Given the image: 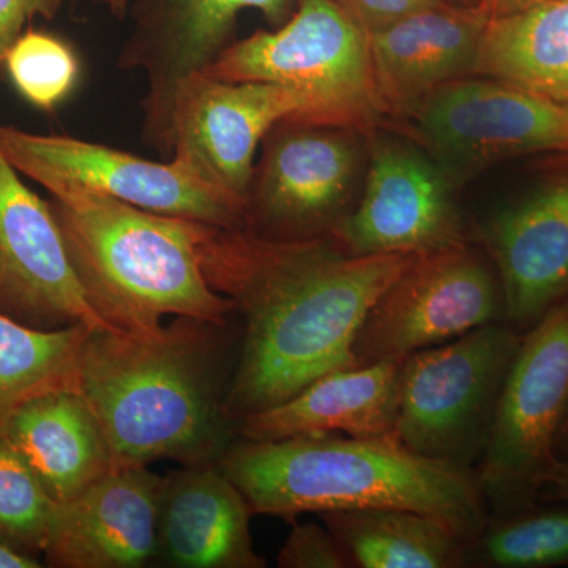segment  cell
<instances>
[{
    "label": "cell",
    "instance_id": "1",
    "mask_svg": "<svg viewBox=\"0 0 568 568\" xmlns=\"http://www.w3.org/2000/svg\"><path fill=\"white\" fill-rule=\"evenodd\" d=\"M196 252L205 282L244 317L226 395L235 425L358 366L353 347L365 316L416 257L353 254L332 235L280 242L205 223Z\"/></svg>",
    "mask_w": 568,
    "mask_h": 568
},
{
    "label": "cell",
    "instance_id": "2",
    "mask_svg": "<svg viewBox=\"0 0 568 568\" xmlns=\"http://www.w3.org/2000/svg\"><path fill=\"white\" fill-rule=\"evenodd\" d=\"M227 325L175 317L153 335L92 328L80 394L110 440L115 467L220 465L237 429L226 413Z\"/></svg>",
    "mask_w": 568,
    "mask_h": 568
},
{
    "label": "cell",
    "instance_id": "3",
    "mask_svg": "<svg viewBox=\"0 0 568 568\" xmlns=\"http://www.w3.org/2000/svg\"><path fill=\"white\" fill-rule=\"evenodd\" d=\"M219 466L253 515L286 521L355 508H413L452 519L470 537L488 518L476 469L422 457L398 436L241 439Z\"/></svg>",
    "mask_w": 568,
    "mask_h": 568
},
{
    "label": "cell",
    "instance_id": "4",
    "mask_svg": "<svg viewBox=\"0 0 568 568\" xmlns=\"http://www.w3.org/2000/svg\"><path fill=\"white\" fill-rule=\"evenodd\" d=\"M50 205L89 304L110 327L153 335L166 316L227 325L237 313L205 282L200 222L81 189L54 190Z\"/></svg>",
    "mask_w": 568,
    "mask_h": 568
},
{
    "label": "cell",
    "instance_id": "5",
    "mask_svg": "<svg viewBox=\"0 0 568 568\" xmlns=\"http://www.w3.org/2000/svg\"><path fill=\"white\" fill-rule=\"evenodd\" d=\"M203 73L294 89L308 100L301 122L366 134L388 126L368 37L334 0H302L282 28L233 41Z\"/></svg>",
    "mask_w": 568,
    "mask_h": 568
},
{
    "label": "cell",
    "instance_id": "6",
    "mask_svg": "<svg viewBox=\"0 0 568 568\" xmlns=\"http://www.w3.org/2000/svg\"><path fill=\"white\" fill-rule=\"evenodd\" d=\"M521 335L499 321L403 358L398 439L422 457L476 469Z\"/></svg>",
    "mask_w": 568,
    "mask_h": 568
},
{
    "label": "cell",
    "instance_id": "7",
    "mask_svg": "<svg viewBox=\"0 0 568 568\" xmlns=\"http://www.w3.org/2000/svg\"><path fill=\"white\" fill-rule=\"evenodd\" d=\"M568 409V297L521 335L476 467L488 515L540 503Z\"/></svg>",
    "mask_w": 568,
    "mask_h": 568
},
{
    "label": "cell",
    "instance_id": "8",
    "mask_svg": "<svg viewBox=\"0 0 568 568\" xmlns=\"http://www.w3.org/2000/svg\"><path fill=\"white\" fill-rule=\"evenodd\" d=\"M390 130H405L458 189L506 160L568 153V104L473 74L437 89Z\"/></svg>",
    "mask_w": 568,
    "mask_h": 568
},
{
    "label": "cell",
    "instance_id": "9",
    "mask_svg": "<svg viewBox=\"0 0 568 568\" xmlns=\"http://www.w3.org/2000/svg\"><path fill=\"white\" fill-rule=\"evenodd\" d=\"M366 136L293 119L275 123L254 163L244 230L280 242L332 235L361 196Z\"/></svg>",
    "mask_w": 568,
    "mask_h": 568
},
{
    "label": "cell",
    "instance_id": "10",
    "mask_svg": "<svg viewBox=\"0 0 568 568\" xmlns=\"http://www.w3.org/2000/svg\"><path fill=\"white\" fill-rule=\"evenodd\" d=\"M506 321L495 265L469 242L417 254L369 308L355 336L358 366L405 358Z\"/></svg>",
    "mask_w": 568,
    "mask_h": 568
},
{
    "label": "cell",
    "instance_id": "11",
    "mask_svg": "<svg viewBox=\"0 0 568 568\" xmlns=\"http://www.w3.org/2000/svg\"><path fill=\"white\" fill-rule=\"evenodd\" d=\"M0 152L48 193L88 190L162 215L227 230L245 227L244 204L205 185L174 160L151 162L99 142L29 133L2 123Z\"/></svg>",
    "mask_w": 568,
    "mask_h": 568
},
{
    "label": "cell",
    "instance_id": "12",
    "mask_svg": "<svg viewBox=\"0 0 568 568\" xmlns=\"http://www.w3.org/2000/svg\"><path fill=\"white\" fill-rule=\"evenodd\" d=\"M302 0H136L132 32L119 51V69L141 71L142 141L171 156V115L183 81L203 73L233 43L235 22L257 10L268 28L291 20Z\"/></svg>",
    "mask_w": 568,
    "mask_h": 568
},
{
    "label": "cell",
    "instance_id": "13",
    "mask_svg": "<svg viewBox=\"0 0 568 568\" xmlns=\"http://www.w3.org/2000/svg\"><path fill=\"white\" fill-rule=\"evenodd\" d=\"M365 183L332 237L353 254H425L469 242L455 185L414 142L368 133Z\"/></svg>",
    "mask_w": 568,
    "mask_h": 568
},
{
    "label": "cell",
    "instance_id": "14",
    "mask_svg": "<svg viewBox=\"0 0 568 568\" xmlns=\"http://www.w3.org/2000/svg\"><path fill=\"white\" fill-rule=\"evenodd\" d=\"M306 110L308 100L286 85L193 74L175 93L171 160L245 207L265 134L284 119L298 121Z\"/></svg>",
    "mask_w": 568,
    "mask_h": 568
},
{
    "label": "cell",
    "instance_id": "15",
    "mask_svg": "<svg viewBox=\"0 0 568 568\" xmlns=\"http://www.w3.org/2000/svg\"><path fill=\"white\" fill-rule=\"evenodd\" d=\"M18 174L0 152V313L39 331H118L89 304L50 201Z\"/></svg>",
    "mask_w": 568,
    "mask_h": 568
},
{
    "label": "cell",
    "instance_id": "16",
    "mask_svg": "<svg viewBox=\"0 0 568 568\" xmlns=\"http://www.w3.org/2000/svg\"><path fill=\"white\" fill-rule=\"evenodd\" d=\"M503 286L506 323L519 334L568 297V153L478 230Z\"/></svg>",
    "mask_w": 568,
    "mask_h": 568
},
{
    "label": "cell",
    "instance_id": "17",
    "mask_svg": "<svg viewBox=\"0 0 568 568\" xmlns=\"http://www.w3.org/2000/svg\"><path fill=\"white\" fill-rule=\"evenodd\" d=\"M163 477L149 466L115 467L55 503L41 562L55 568H141L155 562Z\"/></svg>",
    "mask_w": 568,
    "mask_h": 568
},
{
    "label": "cell",
    "instance_id": "18",
    "mask_svg": "<svg viewBox=\"0 0 568 568\" xmlns=\"http://www.w3.org/2000/svg\"><path fill=\"white\" fill-rule=\"evenodd\" d=\"M491 11L447 2L416 11L368 37L377 92L390 130L437 89L476 73Z\"/></svg>",
    "mask_w": 568,
    "mask_h": 568
},
{
    "label": "cell",
    "instance_id": "19",
    "mask_svg": "<svg viewBox=\"0 0 568 568\" xmlns=\"http://www.w3.org/2000/svg\"><path fill=\"white\" fill-rule=\"evenodd\" d=\"M252 517L222 467L182 466L163 477L155 560L175 568H264L250 532Z\"/></svg>",
    "mask_w": 568,
    "mask_h": 568
},
{
    "label": "cell",
    "instance_id": "20",
    "mask_svg": "<svg viewBox=\"0 0 568 568\" xmlns=\"http://www.w3.org/2000/svg\"><path fill=\"white\" fill-rule=\"evenodd\" d=\"M403 358L335 369L293 398L237 422L245 440L338 433L390 437L398 429V379Z\"/></svg>",
    "mask_w": 568,
    "mask_h": 568
},
{
    "label": "cell",
    "instance_id": "21",
    "mask_svg": "<svg viewBox=\"0 0 568 568\" xmlns=\"http://www.w3.org/2000/svg\"><path fill=\"white\" fill-rule=\"evenodd\" d=\"M0 439L28 463L54 503H65L115 469L110 440L77 390L44 394L11 416Z\"/></svg>",
    "mask_w": 568,
    "mask_h": 568
},
{
    "label": "cell",
    "instance_id": "22",
    "mask_svg": "<svg viewBox=\"0 0 568 568\" xmlns=\"http://www.w3.org/2000/svg\"><path fill=\"white\" fill-rule=\"evenodd\" d=\"M358 568H465L462 526L413 508L375 507L320 514Z\"/></svg>",
    "mask_w": 568,
    "mask_h": 568
},
{
    "label": "cell",
    "instance_id": "23",
    "mask_svg": "<svg viewBox=\"0 0 568 568\" xmlns=\"http://www.w3.org/2000/svg\"><path fill=\"white\" fill-rule=\"evenodd\" d=\"M474 74L568 104V0L491 17Z\"/></svg>",
    "mask_w": 568,
    "mask_h": 568
},
{
    "label": "cell",
    "instance_id": "24",
    "mask_svg": "<svg viewBox=\"0 0 568 568\" xmlns=\"http://www.w3.org/2000/svg\"><path fill=\"white\" fill-rule=\"evenodd\" d=\"M92 328L28 327L0 313V435L20 407L44 394L80 392L82 347Z\"/></svg>",
    "mask_w": 568,
    "mask_h": 568
},
{
    "label": "cell",
    "instance_id": "25",
    "mask_svg": "<svg viewBox=\"0 0 568 568\" xmlns=\"http://www.w3.org/2000/svg\"><path fill=\"white\" fill-rule=\"evenodd\" d=\"M568 566V503L491 517L467 538L465 567Z\"/></svg>",
    "mask_w": 568,
    "mask_h": 568
},
{
    "label": "cell",
    "instance_id": "26",
    "mask_svg": "<svg viewBox=\"0 0 568 568\" xmlns=\"http://www.w3.org/2000/svg\"><path fill=\"white\" fill-rule=\"evenodd\" d=\"M54 510L28 463L0 439V544L41 560Z\"/></svg>",
    "mask_w": 568,
    "mask_h": 568
},
{
    "label": "cell",
    "instance_id": "27",
    "mask_svg": "<svg viewBox=\"0 0 568 568\" xmlns=\"http://www.w3.org/2000/svg\"><path fill=\"white\" fill-rule=\"evenodd\" d=\"M6 71L22 99L50 112L77 89L81 62L65 40L29 29L7 52Z\"/></svg>",
    "mask_w": 568,
    "mask_h": 568
},
{
    "label": "cell",
    "instance_id": "28",
    "mask_svg": "<svg viewBox=\"0 0 568 568\" xmlns=\"http://www.w3.org/2000/svg\"><path fill=\"white\" fill-rule=\"evenodd\" d=\"M276 564L280 568H351L349 556L325 526L293 525Z\"/></svg>",
    "mask_w": 568,
    "mask_h": 568
},
{
    "label": "cell",
    "instance_id": "29",
    "mask_svg": "<svg viewBox=\"0 0 568 568\" xmlns=\"http://www.w3.org/2000/svg\"><path fill=\"white\" fill-rule=\"evenodd\" d=\"M334 2L365 32L366 37H369L416 11L443 6L452 0H334Z\"/></svg>",
    "mask_w": 568,
    "mask_h": 568
},
{
    "label": "cell",
    "instance_id": "30",
    "mask_svg": "<svg viewBox=\"0 0 568 568\" xmlns=\"http://www.w3.org/2000/svg\"><path fill=\"white\" fill-rule=\"evenodd\" d=\"M67 0H0V74L6 71L7 52L20 39L33 18L58 17Z\"/></svg>",
    "mask_w": 568,
    "mask_h": 568
},
{
    "label": "cell",
    "instance_id": "31",
    "mask_svg": "<svg viewBox=\"0 0 568 568\" xmlns=\"http://www.w3.org/2000/svg\"><path fill=\"white\" fill-rule=\"evenodd\" d=\"M549 503H568V459H558L551 473L548 474L540 500Z\"/></svg>",
    "mask_w": 568,
    "mask_h": 568
},
{
    "label": "cell",
    "instance_id": "32",
    "mask_svg": "<svg viewBox=\"0 0 568 568\" xmlns=\"http://www.w3.org/2000/svg\"><path fill=\"white\" fill-rule=\"evenodd\" d=\"M41 560L31 556L21 555L13 549L0 544V568H39L43 566Z\"/></svg>",
    "mask_w": 568,
    "mask_h": 568
},
{
    "label": "cell",
    "instance_id": "33",
    "mask_svg": "<svg viewBox=\"0 0 568 568\" xmlns=\"http://www.w3.org/2000/svg\"><path fill=\"white\" fill-rule=\"evenodd\" d=\"M488 3L493 17H504V14L517 13L519 10L528 9L540 0H485Z\"/></svg>",
    "mask_w": 568,
    "mask_h": 568
},
{
    "label": "cell",
    "instance_id": "34",
    "mask_svg": "<svg viewBox=\"0 0 568 568\" xmlns=\"http://www.w3.org/2000/svg\"><path fill=\"white\" fill-rule=\"evenodd\" d=\"M556 457L568 459V409L562 425H560L558 439H556Z\"/></svg>",
    "mask_w": 568,
    "mask_h": 568
},
{
    "label": "cell",
    "instance_id": "35",
    "mask_svg": "<svg viewBox=\"0 0 568 568\" xmlns=\"http://www.w3.org/2000/svg\"><path fill=\"white\" fill-rule=\"evenodd\" d=\"M129 6L130 0H111L108 10H110L112 17L123 20L129 14Z\"/></svg>",
    "mask_w": 568,
    "mask_h": 568
},
{
    "label": "cell",
    "instance_id": "36",
    "mask_svg": "<svg viewBox=\"0 0 568 568\" xmlns=\"http://www.w3.org/2000/svg\"><path fill=\"white\" fill-rule=\"evenodd\" d=\"M458 3H466V6H474V3H480L481 0H455Z\"/></svg>",
    "mask_w": 568,
    "mask_h": 568
},
{
    "label": "cell",
    "instance_id": "37",
    "mask_svg": "<svg viewBox=\"0 0 568 568\" xmlns=\"http://www.w3.org/2000/svg\"><path fill=\"white\" fill-rule=\"evenodd\" d=\"M93 2L103 3V6H110L111 0H93Z\"/></svg>",
    "mask_w": 568,
    "mask_h": 568
}]
</instances>
